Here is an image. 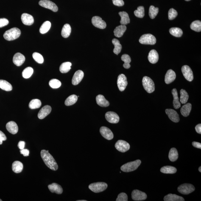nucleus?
Instances as JSON below:
<instances>
[{"mask_svg": "<svg viewBox=\"0 0 201 201\" xmlns=\"http://www.w3.org/2000/svg\"><path fill=\"white\" fill-rule=\"evenodd\" d=\"M195 130L196 132L199 134H201V124H199L196 126Z\"/></svg>", "mask_w": 201, "mask_h": 201, "instance_id": "nucleus-58", "label": "nucleus"}, {"mask_svg": "<svg viewBox=\"0 0 201 201\" xmlns=\"http://www.w3.org/2000/svg\"><path fill=\"white\" fill-rule=\"evenodd\" d=\"M140 43L143 44L154 45L156 43V38L154 36L150 34H145L140 37Z\"/></svg>", "mask_w": 201, "mask_h": 201, "instance_id": "nucleus-6", "label": "nucleus"}, {"mask_svg": "<svg viewBox=\"0 0 201 201\" xmlns=\"http://www.w3.org/2000/svg\"><path fill=\"white\" fill-rule=\"evenodd\" d=\"M96 99L98 105L101 107H107L110 105V103L102 95H98L96 96Z\"/></svg>", "mask_w": 201, "mask_h": 201, "instance_id": "nucleus-25", "label": "nucleus"}, {"mask_svg": "<svg viewBox=\"0 0 201 201\" xmlns=\"http://www.w3.org/2000/svg\"><path fill=\"white\" fill-rule=\"evenodd\" d=\"M176 75L175 72L173 70H168L165 76V82L167 84H171L175 80Z\"/></svg>", "mask_w": 201, "mask_h": 201, "instance_id": "nucleus-21", "label": "nucleus"}, {"mask_svg": "<svg viewBox=\"0 0 201 201\" xmlns=\"http://www.w3.org/2000/svg\"><path fill=\"white\" fill-rule=\"evenodd\" d=\"M21 34V30L19 29L13 28L6 31L4 34V37L8 41H12L18 38Z\"/></svg>", "mask_w": 201, "mask_h": 201, "instance_id": "nucleus-2", "label": "nucleus"}, {"mask_svg": "<svg viewBox=\"0 0 201 201\" xmlns=\"http://www.w3.org/2000/svg\"><path fill=\"white\" fill-rule=\"evenodd\" d=\"M160 171L164 174H173L177 172V169L173 166H166L162 167L160 169Z\"/></svg>", "mask_w": 201, "mask_h": 201, "instance_id": "nucleus-33", "label": "nucleus"}, {"mask_svg": "<svg viewBox=\"0 0 201 201\" xmlns=\"http://www.w3.org/2000/svg\"><path fill=\"white\" fill-rule=\"evenodd\" d=\"M136 16L139 18H143L145 15V9L143 6H140L138 8L137 10L134 11Z\"/></svg>", "mask_w": 201, "mask_h": 201, "instance_id": "nucleus-47", "label": "nucleus"}, {"mask_svg": "<svg viewBox=\"0 0 201 201\" xmlns=\"http://www.w3.org/2000/svg\"><path fill=\"white\" fill-rule=\"evenodd\" d=\"M169 158L172 162H174L177 160L178 157V154L177 149L175 148H172L169 151Z\"/></svg>", "mask_w": 201, "mask_h": 201, "instance_id": "nucleus-37", "label": "nucleus"}, {"mask_svg": "<svg viewBox=\"0 0 201 201\" xmlns=\"http://www.w3.org/2000/svg\"><path fill=\"white\" fill-rule=\"evenodd\" d=\"M72 63L70 62H66L62 63L60 67L61 72L65 74L69 72L71 69Z\"/></svg>", "mask_w": 201, "mask_h": 201, "instance_id": "nucleus-38", "label": "nucleus"}, {"mask_svg": "<svg viewBox=\"0 0 201 201\" xmlns=\"http://www.w3.org/2000/svg\"><path fill=\"white\" fill-rule=\"evenodd\" d=\"M132 197L133 200L143 201L147 199V196L145 193L135 190L132 191Z\"/></svg>", "mask_w": 201, "mask_h": 201, "instance_id": "nucleus-12", "label": "nucleus"}, {"mask_svg": "<svg viewBox=\"0 0 201 201\" xmlns=\"http://www.w3.org/2000/svg\"><path fill=\"white\" fill-rule=\"evenodd\" d=\"M26 58L23 54L17 53L14 56L13 59V63L17 66H20L24 63Z\"/></svg>", "mask_w": 201, "mask_h": 201, "instance_id": "nucleus-17", "label": "nucleus"}, {"mask_svg": "<svg viewBox=\"0 0 201 201\" xmlns=\"http://www.w3.org/2000/svg\"><path fill=\"white\" fill-rule=\"evenodd\" d=\"M71 32V28L69 24H66L62 28L61 34L64 38H67L69 36Z\"/></svg>", "mask_w": 201, "mask_h": 201, "instance_id": "nucleus-32", "label": "nucleus"}, {"mask_svg": "<svg viewBox=\"0 0 201 201\" xmlns=\"http://www.w3.org/2000/svg\"><path fill=\"white\" fill-rule=\"evenodd\" d=\"M168 18L169 20H173L177 16L178 13L175 9L173 8H171L169 9L168 11Z\"/></svg>", "mask_w": 201, "mask_h": 201, "instance_id": "nucleus-50", "label": "nucleus"}, {"mask_svg": "<svg viewBox=\"0 0 201 201\" xmlns=\"http://www.w3.org/2000/svg\"><path fill=\"white\" fill-rule=\"evenodd\" d=\"M142 84L145 90L148 93H151L155 90V85L153 81L148 76H144L142 79Z\"/></svg>", "mask_w": 201, "mask_h": 201, "instance_id": "nucleus-4", "label": "nucleus"}, {"mask_svg": "<svg viewBox=\"0 0 201 201\" xmlns=\"http://www.w3.org/2000/svg\"><path fill=\"white\" fill-rule=\"evenodd\" d=\"M180 102L182 104H186L189 98L187 93L185 90L182 89L180 90Z\"/></svg>", "mask_w": 201, "mask_h": 201, "instance_id": "nucleus-42", "label": "nucleus"}, {"mask_svg": "<svg viewBox=\"0 0 201 201\" xmlns=\"http://www.w3.org/2000/svg\"><path fill=\"white\" fill-rule=\"evenodd\" d=\"M92 23L95 27L99 29H105L107 26L105 22L99 16L93 17L92 19Z\"/></svg>", "mask_w": 201, "mask_h": 201, "instance_id": "nucleus-13", "label": "nucleus"}, {"mask_svg": "<svg viewBox=\"0 0 201 201\" xmlns=\"http://www.w3.org/2000/svg\"><path fill=\"white\" fill-rule=\"evenodd\" d=\"M42 159L46 166L53 171H56L58 168V165L52 156L47 151L42 150L41 152Z\"/></svg>", "mask_w": 201, "mask_h": 201, "instance_id": "nucleus-1", "label": "nucleus"}, {"mask_svg": "<svg viewBox=\"0 0 201 201\" xmlns=\"http://www.w3.org/2000/svg\"><path fill=\"white\" fill-rule=\"evenodd\" d=\"M114 5L118 7H122L124 5V2L123 0H112Z\"/></svg>", "mask_w": 201, "mask_h": 201, "instance_id": "nucleus-53", "label": "nucleus"}, {"mask_svg": "<svg viewBox=\"0 0 201 201\" xmlns=\"http://www.w3.org/2000/svg\"><path fill=\"white\" fill-rule=\"evenodd\" d=\"M112 43H113L114 46V49L113 52L114 53L118 55L120 53L122 49V46L120 44V42L119 40H118L117 39H113L112 41Z\"/></svg>", "mask_w": 201, "mask_h": 201, "instance_id": "nucleus-34", "label": "nucleus"}, {"mask_svg": "<svg viewBox=\"0 0 201 201\" xmlns=\"http://www.w3.org/2000/svg\"><path fill=\"white\" fill-rule=\"evenodd\" d=\"M34 70L32 67H27L22 72V75L24 78L28 79L30 78L33 74Z\"/></svg>", "mask_w": 201, "mask_h": 201, "instance_id": "nucleus-45", "label": "nucleus"}, {"mask_svg": "<svg viewBox=\"0 0 201 201\" xmlns=\"http://www.w3.org/2000/svg\"><path fill=\"white\" fill-rule=\"evenodd\" d=\"M159 12L158 8H155L154 6H151L149 9V14L151 18L152 19L155 18L158 14Z\"/></svg>", "mask_w": 201, "mask_h": 201, "instance_id": "nucleus-46", "label": "nucleus"}, {"mask_svg": "<svg viewBox=\"0 0 201 201\" xmlns=\"http://www.w3.org/2000/svg\"><path fill=\"white\" fill-rule=\"evenodd\" d=\"M121 59L124 63L123 65L124 68L126 69L130 68L131 66L130 63L131 62V59L130 56L127 54H123L121 57Z\"/></svg>", "mask_w": 201, "mask_h": 201, "instance_id": "nucleus-36", "label": "nucleus"}, {"mask_svg": "<svg viewBox=\"0 0 201 201\" xmlns=\"http://www.w3.org/2000/svg\"><path fill=\"white\" fill-rule=\"evenodd\" d=\"M6 128L9 133L13 135L17 134L18 132V125L14 121H11L8 123L6 125Z\"/></svg>", "mask_w": 201, "mask_h": 201, "instance_id": "nucleus-22", "label": "nucleus"}, {"mask_svg": "<svg viewBox=\"0 0 201 201\" xmlns=\"http://www.w3.org/2000/svg\"><path fill=\"white\" fill-rule=\"evenodd\" d=\"M117 84L120 91H123L125 90L128 82L127 78L124 74H121L118 76Z\"/></svg>", "mask_w": 201, "mask_h": 201, "instance_id": "nucleus-10", "label": "nucleus"}, {"mask_svg": "<svg viewBox=\"0 0 201 201\" xmlns=\"http://www.w3.org/2000/svg\"><path fill=\"white\" fill-rule=\"evenodd\" d=\"M77 201H87V200H77Z\"/></svg>", "mask_w": 201, "mask_h": 201, "instance_id": "nucleus-60", "label": "nucleus"}, {"mask_svg": "<svg viewBox=\"0 0 201 201\" xmlns=\"http://www.w3.org/2000/svg\"><path fill=\"white\" fill-rule=\"evenodd\" d=\"M0 201H2V200H1V199H0Z\"/></svg>", "mask_w": 201, "mask_h": 201, "instance_id": "nucleus-62", "label": "nucleus"}, {"mask_svg": "<svg viewBox=\"0 0 201 201\" xmlns=\"http://www.w3.org/2000/svg\"><path fill=\"white\" fill-rule=\"evenodd\" d=\"M194 187L192 184L185 183L181 185L178 188V191L182 194L187 195L192 193L195 190Z\"/></svg>", "mask_w": 201, "mask_h": 201, "instance_id": "nucleus-7", "label": "nucleus"}, {"mask_svg": "<svg viewBox=\"0 0 201 201\" xmlns=\"http://www.w3.org/2000/svg\"><path fill=\"white\" fill-rule=\"evenodd\" d=\"M115 146L118 151L121 152H127L130 148L129 143L123 140H118L115 144Z\"/></svg>", "mask_w": 201, "mask_h": 201, "instance_id": "nucleus-9", "label": "nucleus"}, {"mask_svg": "<svg viewBox=\"0 0 201 201\" xmlns=\"http://www.w3.org/2000/svg\"><path fill=\"white\" fill-rule=\"evenodd\" d=\"M21 19L23 24L26 26L32 25L34 23L33 17L29 14H23L21 15Z\"/></svg>", "mask_w": 201, "mask_h": 201, "instance_id": "nucleus-20", "label": "nucleus"}, {"mask_svg": "<svg viewBox=\"0 0 201 201\" xmlns=\"http://www.w3.org/2000/svg\"><path fill=\"white\" fill-rule=\"evenodd\" d=\"M119 15L121 18L120 21L121 25H126L130 23V19L128 14L127 12L124 11L120 12H119Z\"/></svg>", "mask_w": 201, "mask_h": 201, "instance_id": "nucleus-30", "label": "nucleus"}, {"mask_svg": "<svg viewBox=\"0 0 201 201\" xmlns=\"http://www.w3.org/2000/svg\"><path fill=\"white\" fill-rule=\"evenodd\" d=\"M41 105V101L38 99H33L31 101L29 104V108L35 109L39 108Z\"/></svg>", "mask_w": 201, "mask_h": 201, "instance_id": "nucleus-43", "label": "nucleus"}, {"mask_svg": "<svg viewBox=\"0 0 201 201\" xmlns=\"http://www.w3.org/2000/svg\"><path fill=\"white\" fill-rule=\"evenodd\" d=\"M9 24V21L6 18H0V28L4 27Z\"/></svg>", "mask_w": 201, "mask_h": 201, "instance_id": "nucleus-52", "label": "nucleus"}, {"mask_svg": "<svg viewBox=\"0 0 201 201\" xmlns=\"http://www.w3.org/2000/svg\"><path fill=\"white\" fill-rule=\"evenodd\" d=\"M100 133L104 138L108 140H111L114 138L113 132L108 127L102 126L100 129Z\"/></svg>", "mask_w": 201, "mask_h": 201, "instance_id": "nucleus-15", "label": "nucleus"}, {"mask_svg": "<svg viewBox=\"0 0 201 201\" xmlns=\"http://www.w3.org/2000/svg\"><path fill=\"white\" fill-rule=\"evenodd\" d=\"M39 4L41 7L50 9L54 12H56L58 10L57 6L54 3L49 0H41L39 2Z\"/></svg>", "mask_w": 201, "mask_h": 201, "instance_id": "nucleus-8", "label": "nucleus"}, {"mask_svg": "<svg viewBox=\"0 0 201 201\" xmlns=\"http://www.w3.org/2000/svg\"><path fill=\"white\" fill-rule=\"evenodd\" d=\"M84 76V73L81 70H78L75 73L72 79V84L73 85H78L81 81Z\"/></svg>", "mask_w": 201, "mask_h": 201, "instance_id": "nucleus-18", "label": "nucleus"}, {"mask_svg": "<svg viewBox=\"0 0 201 201\" xmlns=\"http://www.w3.org/2000/svg\"><path fill=\"white\" fill-rule=\"evenodd\" d=\"M51 108L50 106L47 105L43 107L40 110L38 113V118L40 119H43L51 113Z\"/></svg>", "mask_w": 201, "mask_h": 201, "instance_id": "nucleus-19", "label": "nucleus"}, {"mask_svg": "<svg viewBox=\"0 0 201 201\" xmlns=\"http://www.w3.org/2000/svg\"><path fill=\"white\" fill-rule=\"evenodd\" d=\"M20 152L24 157H27L29 156V151L27 149H22V150H21Z\"/></svg>", "mask_w": 201, "mask_h": 201, "instance_id": "nucleus-55", "label": "nucleus"}, {"mask_svg": "<svg viewBox=\"0 0 201 201\" xmlns=\"http://www.w3.org/2000/svg\"><path fill=\"white\" fill-rule=\"evenodd\" d=\"M141 163V160H139L129 162L121 166V170L126 172H132L136 170L140 166Z\"/></svg>", "mask_w": 201, "mask_h": 201, "instance_id": "nucleus-3", "label": "nucleus"}, {"mask_svg": "<svg viewBox=\"0 0 201 201\" xmlns=\"http://www.w3.org/2000/svg\"><path fill=\"white\" fill-rule=\"evenodd\" d=\"M51 24L50 22L46 21L43 23L40 29V32L42 34L47 33L50 29Z\"/></svg>", "mask_w": 201, "mask_h": 201, "instance_id": "nucleus-41", "label": "nucleus"}, {"mask_svg": "<svg viewBox=\"0 0 201 201\" xmlns=\"http://www.w3.org/2000/svg\"><path fill=\"white\" fill-rule=\"evenodd\" d=\"M148 59L151 63H157L159 60V55L157 51L155 50H151L149 53Z\"/></svg>", "mask_w": 201, "mask_h": 201, "instance_id": "nucleus-24", "label": "nucleus"}, {"mask_svg": "<svg viewBox=\"0 0 201 201\" xmlns=\"http://www.w3.org/2000/svg\"><path fill=\"white\" fill-rule=\"evenodd\" d=\"M32 57L34 60L37 63L42 64L44 62V58L41 54L35 52L32 54Z\"/></svg>", "mask_w": 201, "mask_h": 201, "instance_id": "nucleus-49", "label": "nucleus"}, {"mask_svg": "<svg viewBox=\"0 0 201 201\" xmlns=\"http://www.w3.org/2000/svg\"><path fill=\"white\" fill-rule=\"evenodd\" d=\"M49 85L51 88L53 89L59 88L61 85V82L57 79H52L50 81Z\"/></svg>", "mask_w": 201, "mask_h": 201, "instance_id": "nucleus-48", "label": "nucleus"}, {"mask_svg": "<svg viewBox=\"0 0 201 201\" xmlns=\"http://www.w3.org/2000/svg\"><path fill=\"white\" fill-rule=\"evenodd\" d=\"M116 201H127L128 196L125 193H121L118 194Z\"/></svg>", "mask_w": 201, "mask_h": 201, "instance_id": "nucleus-51", "label": "nucleus"}, {"mask_svg": "<svg viewBox=\"0 0 201 201\" xmlns=\"http://www.w3.org/2000/svg\"><path fill=\"white\" fill-rule=\"evenodd\" d=\"M190 28L196 32H199L201 31V22L199 20L193 21L190 25Z\"/></svg>", "mask_w": 201, "mask_h": 201, "instance_id": "nucleus-44", "label": "nucleus"}, {"mask_svg": "<svg viewBox=\"0 0 201 201\" xmlns=\"http://www.w3.org/2000/svg\"><path fill=\"white\" fill-rule=\"evenodd\" d=\"M192 145L194 147L198 149H201V144L200 143L193 142L192 143Z\"/></svg>", "mask_w": 201, "mask_h": 201, "instance_id": "nucleus-57", "label": "nucleus"}, {"mask_svg": "<svg viewBox=\"0 0 201 201\" xmlns=\"http://www.w3.org/2000/svg\"><path fill=\"white\" fill-rule=\"evenodd\" d=\"M7 138L6 137L5 134L2 132L0 131V145L2 144L3 141H5L7 140Z\"/></svg>", "mask_w": 201, "mask_h": 201, "instance_id": "nucleus-54", "label": "nucleus"}, {"mask_svg": "<svg viewBox=\"0 0 201 201\" xmlns=\"http://www.w3.org/2000/svg\"><path fill=\"white\" fill-rule=\"evenodd\" d=\"M166 114L173 122L178 123L180 121L179 115L175 110L171 109H167L166 110Z\"/></svg>", "mask_w": 201, "mask_h": 201, "instance_id": "nucleus-16", "label": "nucleus"}, {"mask_svg": "<svg viewBox=\"0 0 201 201\" xmlns=\"http://www.w3.org/2000/svg\"><path fill=\"white\" fill-rule=\"evenodd\" d=\"M0 88L7 91H10L12 90V85L7 81L4 80H0Z\"/></svg>", "mask_w": 201, "mask_h": 201, "instance_id": "nucleus-35", "label": "nucleus"}, {"mask_svg": "<svg viewBox=\"0 0 201 201\" xmlns=\"http://www.w3.org/2000/svg\"><path fill=\"white\" fill-rule=\"evenodd\" d=\"M108 187L107 183L104 182H98L91 184L89 185V188L93 192L99 193L105 190Z\"/></svg>", "mask_w": 201, "mask_h": 201, "instance_id": "nucleus-5", "label": "nucleus"}, {"mask_svg": "<svg viewBox=\"0 0 201 201\" xmlns=\"http://www.w3.org/2000/svg\"><path fill=\"white\" fill-rule=\"evenodd\" d=\"M181 71L183 75L186 80L189 82L192 81L194 77L192 70L187 65H184L182 67Z\"/></svg>", "mask_w": 201, "mask_h": 201, "instance_id": "nucleus-11", "label": "nucleus"}, {"mask_svg": "<svg viewBox=\"0 0 201 201\" xmlns=\"http://www.w3.org/2000/svg\"><path fill=\"white\" fill-rule=\"evenodd\" d=\"M48 188L51 193H56L60 194L63 193V190L62 187L56 183H53L48 185Z\"/></svg>", "mask_w": 201, "mask_h": 201, "instance_id": "nucleus-23", "label": "nucleus"}, {"mask_svg": "<svg viewBox=\"0 0 201 201\" xmlns=\"http://www.w3.org/2000/svg\"><path fill=\"white\" fill-rule=\"evenodd\" d=\"M191 107H192V105L189 103L183 105L180 110L181 114L185 117L189 116L191 111Z\"/></svg>", "mask_w": 201, "mask_h": 201, "instance_id": "nucleus-29", "label": "nucleus"}, {"mask_svg": "<svg viewBox=\"0 0 201 201\" xmlns=\"http://www.w3.org/2000/svg\"><path fill=\"white\" fill-rule=\"evenodd\" d=\"M172 93L174 99L173 101V104L174 108L176 109H178L181 107V102L179 100L178 94L177 89L175 88L173 89L172 90Z\"/></svg>", "mask_w": 201, "mask_h": 201, "instance_id": "nucleus-26", "label": "nucleus"}, {"mask_svg": "<svg viewBox=\"0 0 201 201\" xmlns=\"http://www.w3.org/2000/svg\"><path fill=\"white\" fill-rule=\"evenodd\" d=\"M169 32L171 35L177 37H181L183 34L182 29L177 27L171 28L169 29Z\"/></svg>", "mask_w": 201, "mask_h": 201, "instance_id": "nucleus-39", "label": "nucleus"}, {"mask_svg": "<svg viewBox=\"0 0 201 201\" xmlns=\"http://www.w3.org/2000/svg\"><path fill=\"white\" fill-rule=\"evenodd\" d=\"M199 172H201V166H200L199 168Z\"/></svg>", "mask_w": 201, "mask_h": 201, "instance_id": "nucleus-59", "label": "nucleus"}, {"mask_svg": "<svg viewBox=\"0 0 201 201\" xmlns=\"http://www.w3.org/2000/svg\"><path fill=\"white\" fill-rule=\"evenodd\" d=\"M185 1H190L191 0H185Z\"/></svg>", "mask_w": 201, "mask_h": 201, "instance_id": "nucleus-61", "label": "nucleus"}, {"mask_svg": "<svg viewBox=\"0 0 201 201\" xmlns=\"http://www.w3.org/2000/svg\"><path fill=\"white\" fill-rule=\"evenodd\" d=\"M165 201H184V199L181 196L175 194H169L165 196L164 198Z\"/></svg>", "mask_w": 201, "mask_h": 201, "instance_id": "nucleus-28", "label": "nucleus"}, {"mask_svg": "<svg viewBox=\"0 0 201 201\" xmlns=\"http://www.w3.org/2000/svg\"><path fill=\"white\" fill-rule=\"evenodd\" d=\"M23 169V163L19 161L14 162L12 165V169L16 173H19L22 171Z\"/></svg>", "mask_w": 201, "mask_h": 201, "instance_id": "nucleus-31", "label": "nucleus"}, {"mask_svg": "<svg viewBox=\"0 0 201 201\" xmlns=\"http://www.w3.org/2000/svg\"><path fill=\"white\" fill-rule=\"evenodd\" d=\"M126 29H127V27L125 25H121L117 26L114 31V35L118 38L122 37L126 32Z\"/></svg>", "mask_w": 201, "mask_h": 201, "instance_id": "nucleus-27", "label": "nucleus"}, {"mask_svg": "<svg viewBox=\"0 0 201 201\" xmlns=\"http://www.w3.org/2000/svg\"><path fill=\"white\" fill-rule=\"evenodd\" d=\"M105 117L107 120L111 123H117L120 120L119 117L117 114L112 111L107 112L105 114Z\"/></svg>", "mask_w": 201, "mask_h": 201, "instance_id": "nucleus-14", "label": "nucleus"}, {"mask_svg": "<svg viewBox=\"0 0 201 201\" xmlns=\"http://www.w3.org/2000/svg\"><path fill=\"white\" fill-rule=\"evenodd\" d=\"M25 145V142L24 141H20L18 143V146L20 150H22L24 149Z\"/></svg>", "mask_w": 201, "mask_h": 201, "instance_id": "nucleus-56", "label": "nucleus"}, {"mask_svg": "<svg viewBox=\"0 0 201 201\" xmlns=\"http://www.w3.org/2000/svg\"><path fill=\"white\" fill-rule=\"evenodd\" d=\"M78 96L75 95H72L69 96L65 101V104L66 106H71L74 105L77 102Z\"/></svg>", "mask_w": 201, "mask_h": 201, "instance_id": "nucleus-40", "label": "nucleus"}]
</instances>
